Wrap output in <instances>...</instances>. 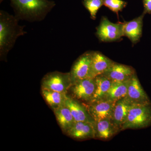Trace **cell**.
<instances>
[{
    "label": "cell",
    "mask_w": 151,
    "mask_h": 151,
    "mask_svg": "<svg viewBox=\"0 0 151 151\" xmlns=\"http://www.w3.org/2000/svg\"><path fill=\"white\" fill-rule=\"evenodd\" d=\"M18 19L41 21L55 5L49 0H11Z\"/></svg>",
    "instance_id": "1"
},
{
    "label": "cell",
    "mask_w": 151,
    "mask_h": 151,
    "mask_svg": "<svg viewBox=\"0 0 151 151\" xmlns=\"http://www.w3.org/2000/svg\"><path fill=\"white\" fill-rule=\"evenodd\" d=\"M16 17L6 12H0V54L5 57L15 43L17 39L24 35V28L19 25Z\"/></svg>",
    "instance_id": "2"
},
{
    "label": "cell",
    "mask_w": 151,
    "mask_h": 151,
    "mask_svg": "<svg viewBox=\"0 0 151 151\" xmlns=\"http://www.w3.org/2000/svg\"><path fill=\"white\" fill-rule=\"evenodd\" d=\"M151 125V103L135 104L129 112L121 131L128 129H140Z\"/></svg>",
    "instance_id": "3"
},
{
    "label": "cell",
    "mask_w": 151,
    "mask_h": 151,
    "mask_svg": "<svg viewBox=\"0 0 151 151\" xmlns=\"http://www.w3.org/2000/svg\"><path fill=\"white\" fill-rule=\"evenodd\" d=\"M72 84L70 72L54 71L47 73L41 81V89L68 94Z\"/></svg>",
    "instance_id": "4"
},
{
    "label": "cell",
    "mask_w": 151,
    "mask_h": 151,
    "mask_svg": "<svg viewBox=\"0 0 151 151\" xmlns=\"http://www.w3.org/2000/svg\"><path fill=\"white\" fill-rule=\"evenodd\" d=\"M96 88L94 78H86L73 81L68 94L71 97L88 104L92 101Z\"/></svg>",
    "instance_id": "5"
},
{
    "label": "cell",
    "mask_w": 151,
    "mask_h": 151,
    "mask_svg": "<svg viewBox=\"0 0 151 151\" xmlns=\"http://www.w3.org/2000/svg\"><path fill=\"white\" fill-rule=\"evenodd\" d=\"M96 34L102 42H111L119 40L124 36L123 23H113L106 17H103L97 28Z\"/></svg>",
    "instance_id": "6"
},
{
    "label": "cell",
    "mask_w": 151,
    "mask_h": 151,
    "mask_svg": "<svg viewBox=\"0 0 151 151\" xmlns=\"http://www.w3.org/2000/svg\"><path fill=\"white\" fill-rule=\"evenodd\" d=\"M92 51H87L81 55L73 63L70 72L73 81L91 77V62Z\"/></svg>",
    "instance_id": "7"
},
{
    "label": "cell",
    "mask_w": 151,
    "mask_h": 151,
    "mask_svg": "<svg viewBox=\"0 0 151 151\" xmlns=\"http://www.w3.org/2000/svg\"><path fill=\"white\" fill-rule=\"evenodd\" d=\"M116 102L103 100L92 103H84L88 113L95 121L112 119Z\"/></svg>",
    "instance_id": "8"
},
{
    "label": "cell",
    "mask_w": 151,
    "mask_h": 151,
    "mask_svg": "<svg viewBox=\"0 0 151 151\" xmlns=\"http://www.w3.org/2000/svg\"><path fill=\"white\" fill-rule=\"evenodd\" d=\"M135 74L136 72L133 68L114 62L102 75L113 82L126 81Z\"/></svg>",
    "instance_id": "9"
},
{
    "label": "cell",
    "mask_w": 151,
    "mask_h": 151,
    "mask_svg": "<svg viewBox=\"0 0 151 151\" xmlns=\"http://www.w3.org/2000/svg\"><path fill=\"white\" fill-rule=\"evenodd\" d=\"M126 97L134 104L151 103L150 100L142 87L136 73L130 79Z\"/></svg>",
    "instance_id": "10"
},
{
    "label": "cell",
    "mask_w": 151,
    "mask_h": 151,
    "mask_svg": "<svg viewBox=\"0 0 151 151\" xmlns=\"http://www.w3.org/2000/svg\"><path fill=\"white\" fill-rule=\"evenodd\" d=\"M94 123L76 122L65 134L68 137L77 140L94 139L95 138Z\"/></svg>",
    "instance_id": "11"
},
{
    "label": "cell",
    "mask_w": 151,
    "mask_h": 151,
    "mask_svg": "<svg viewBox=\"0 0 151 151\" xmlns=\"http://www.w3.org/2000/svg\"><path fill=\"white\" fill-rule=\"evenodd\" d=\"M64 105L70 110L76 122H87L94 123L95 121L88 113L84 103L67 94Z\"/></svg>",
    "instance_id": "12"
},
{
    "label": "cell",
    "mask_w": 151,
    "mask_h": 151,
    "mask_svg": "<svg viewBox=\"0 0 151 151\" xmlns=\"http://www.w3.org/2000/svg\"><path fill=\"white\" fill-rule=\"evenodd\" d=\"M134 105L126 97L118 100L115 103L111 119L120 132L126 122L130 110Z\"/></svg>",
    "instance_id": "13"
},
{
    "label": "cell",
    "mask_w": 151,
    "mask_h": 151,
    "mask_svg": "<svg viewBox=\"0 0 151 151\" xmlns=\"http://www.w3.org/2000/svg\"><path fill=\"white\" fill-rule=\"evenodd\" d=\"M145 14L143 13L139 17L123 23L124 36L128 37L133 44L138 42L142 37L143 19Z\"/></svg>",
    "instance_id": "14"
},
{
    "label": "cell",
    "mask_w": 151,
    "mask_h": 151,
    "mask_svg": "<svg viewBox=\"0 0 151 151\" xmlns=\"http://www.w3.org/2000/svg\"><path fill=\"white\" fill-rule=\"evenodd\" d=\"M94 128L95 138L107 140L120 132V130L112 122L111 119L95 121Z\"/></svg>",
    "instance_id": "15"
},
{
    "label": "cell",
    "mask_w": 151,
    "mask_h": 151,
    "mask_svg": "<svg viewBox=\"0 0 151 151\" xmlns=\"http://www.w3.org/2000/svg\"><path fill=\"white\" fill-rule=\"evenodd\" d=\"M114 61L98 51H92L91 77L102 75L114 63Z\"/></svg>",
    "instance_id": "16"
},
{
    "label": "cell",
    "mask_w": 151,
    "mask_h": 151,
    "mask_svg": "<svg viewBox=\"0 0 151 151\" xmlns=\"http://www.w3.org/2000/svg\"><path fill=\"white\" fill-rule=\"evenodd\" d=\"M58 123L63 132L66 134L75 123L71 112L65 105L53 111Z\"/></svg>",
    "instance_id": "17"
},
{
    "label": "cell",
    "mask_w": 151,
    "mask_h": 151,
    "mask_svg": "<svg viewBox=\"0 0 151 151\" xmlns=\"http://www.w3.org/2000/svg\"><path fill=\"white\" fill-rule=\"evenodd\" d=\"M131 78L122 82H112L111 87L105 96V100L116 102L126 97Z\"/></svg>",
    "instance_id": "18"
},
{
    "label": "cell",
    "mask_w": 151,
    "mask_h": 151,
    "mask_svg": "<svg viewBox=\"0 0 151 151\" xmlns=\"http://www.w3.org/2000/svg\"><path fill=\"white\" fill-rule=\"evenodd\" d=\"M94 79L96 88L91 103L105 100V96L112 84V81L102 74L97 76Z\"/></svg>",
    "instance_id": "19"
},
{
    "label": "cell",
    "mask_w": 151,
    "mask_h": 151,
    "mask_svg": "<svg viewBox=\"0 0 151 151\" xmlns=\"http://www.w3.org/2000/svg\"><path fill=\"white\" fill-rule=\"evenodd\" d=\"M41 93L44 99L53 111L64 105L67 94L43 89H41Z\"/></svg>",
    "instance_id": "20"
},
{
    "label": "cell",
    "mask_w": 151,
    "mask_h": 151,
    "mask_svg": "<svg viewBox=\"0 0 151 151\" xmlns=\"http://www.w3.org/2000/svg\"><path fill=\"white\" fill-rule=\"evenodd\" d=\"M83 5L88 11L92 19H95L97 12L103 5V0H83Z\"/></svg>",
    "instance_id": "21"
},
{
    "label": "cell",
    "mask_w": 151,
    "mask_h": 151,
    "mask_svg": "<svg viewBox=\"0 0 151 151\" xmlns=\"http://www.w3.org/2000/svg\"><path fill=\"white\" fill-rule=\"evenodd\" d=\"M103 5L118 15L119 12L126 7L127 3L123 0H103Z\"/></svg>",
    "instance_id": "22"
},
{
    "label": "cell",
    "mask_w": 151,
    "mask_h": 151,
    "mask_svg": "<svg viewBox=\"0 0 151 151\" xmlns=\"http://www.w3.org/2000/svg\"><path fill=\"white\" fill-rule=\"evenodd\" d=\"M144 14H151V0H143Z\"/></svg>",
    "instance_id": "23"
}]
</instances>
